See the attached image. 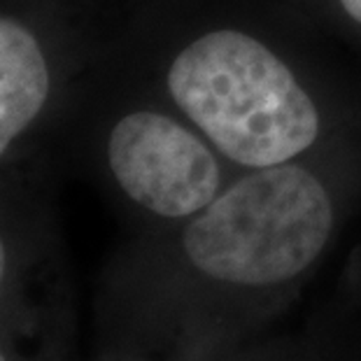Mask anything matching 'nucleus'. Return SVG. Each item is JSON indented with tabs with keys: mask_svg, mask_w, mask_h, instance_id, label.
<instances>
[{
	"mask_svg": "<svg viewBox=\"0 0 361 361\" xmlns=\"http://www.w3.org/2000/svg\"><path fill=\"white\" fill-rule=\"evenodd\" d=\"M336 3L343 10L345 17L361 28V0H336Z\"/></svg>",
	"mask_w": 361,
	"mask_h": 361,
	"instance_id": "obj_5",
	"label": "nucleus"
},
{
	"mask_svg": "<svg viewBox=\"0 0 361 361\" xmlns=\"http://www.w3.org/2000/svg\"><path fill=\"white\" fill-rule=\"evenodd\" d=\"M166 91L189 124L238 166L296 161L324 126L310 89L287 61L238 28L205 30L175 51Z\"/></svg>",
	"mask_w": 361,
	"mask_h": 361,
	"instance_id": "obj_1",
	"label": "nucleus"
},
{
	"mask_svg": "<svg viewBox=\"0 0 361 361\" xmlns=\"http://www.w3.org/2000/svg\"><path fill=\"white\" fill-rule=\"evenodd\" d=\"M5 268H7V255H5V243H3V238H0V284H3V278H5ZM0 361H5L3 355H0Z\"/></svg>",
	"mask_w": 361,
	"mask_h": 361,
	"instance_id": "obj_6",
	"label": "nucleus"
},
{
	"mask_svg": "<svg viewBox=\"0 0 361 361\" xmlns=\"http://www.w3.org/2000/svg\"><path fill=\"white\" fill-rule=\"evenodd\" d=\"M105 152L119 189L159 217H194L221 191L217 149L161 110L121 114L107 133Z\"/></svg>",
	"mask_w": 361,
	"mask_h": 361,
	"instance_id": "obj_3",
	"label": "nucleus"
},
{
	"mask_svg": "<svg viewBox=\"0 0 361 361\" xmlns=\"http://www.w3.org/2000/svg\"><path fill=\"white\" fill-rule=\"evenodd\" d=\"M51 96V66L26 21L0 14V159L24 137Z\"/></svg>",
	"mask_w": 361,
	"mask_h": 361,
	"instance_id": "obj_4",
	"label": "nucleus"
},
{
	"mask_svg": "<svg viewBox=\"0 0 361 361\" xmlns=\"http://www.w3.org/2000/svg\"><path fill=\"white\" fill-rule=\"evenodd\" d=\"M334 231V201L317 175L289 161L250 168L184 228L196 271L219 282L266 287L301 275Z\"/></svg>",
	"mask_w": 361,
	"mask_h": 361,
	"instance_id": "obj_2",
	"label": "nucleus"
}]
</instances>
